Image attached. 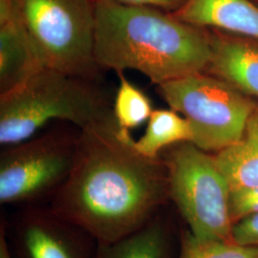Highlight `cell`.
I'll return each instance as SVG.
<instances>
[{"label":"cell","mask_w":258,"mask_h":258,"mask_svg":"<svg viewBox=\"0 0 258 258\" xmlns=\"http://www.w3.org/2000/svg\"><path fill=\"white\" fill-rule=\"evenodd\" d=\"M256 1H258V0H256Z\"/></svg>","instance_id":"cell-20"},{"label":"cell","mask_w":258,"mask_h":258,"mask_svg":"<svg viewBox=\"0 0 258 258\" xmlns=\"http://www.w3.org/2000/svg\"><path fill=\"white\" fill-rule=\"evenodd\" d=\"M172 246L171 227L162 211L128 235L98 243L96 258H172Z\"/></svg>","instance_id":"cell-12"},{"label":"cell","mask_w":258,"mask_h":258,"mask_svg":"<svg viewBox=\"0 0 258 258\" xmlns=\"http://www.w3.org/2000/svg\"><path fill=\"white\" fill-rule=\"evenodd\" d=\"M231 190L258 186V104L239 140L214 154Z\"/></svg>","instance_id":"cell-13"},{"label":"cell","mask_w":258,"mask_h":258,"mask_svg":"<svg viewBox=\"0 0 258 258\" xmlns=\"http://www.w3.org/2000/svg\"><path fill=\"white\" fill-rule=\"evenodd\" d=\"M160 157L166 166L169 200L187 231L200 239L232 240L231 186L214 155L184 142Z\"/></svg>","instance_id":"cell-4"},{"label":"cell","mask_w":258,"mask_h":258,"mask_svg":"<svg viewBox=\"0 0 258 258\" xmlns=\"http://www.w3.org/2000/svg\"><path fill=\"white\" fill-rule=\"evenodd\" d=\"M232 241L244 246L258 247V214L246 217L233 225Z\"/></svg>","instance_id":"cell-18"},{"label":"cell","mask_w":258,"mask_h":258,"mask_svg":"<svg viewBox=\"0 0 258 258\" xmlns=\"http://www.w3.org/2000/svg\"><path fill=\"white\" fill-rule=\"evenodd\" d=\"M191 141L192 130L185 118L172 109H157L148 120L145 134L133 139V147L142 155L155 159L167 148Z\"/></svg>","instance_id":"cell-14"},{"label":"cell","mask_w":258,"mask_h":258,"mask_svg":"<svg viewBox=\"0 0 258 258\" xmlns=\"http://www.w3.org/2000/svg\"><path fill=\"white\" fill-rule=\"evenodd\" d=\"M255 214H258V186L231 190V215L233 225Z\"/></svg>","instance_id":"cell-17"},{"label":"cell","mask_w":258,"mask_h":258,"mask_svg":"<svg viewBox=\"0 0 258 258\" xmlns=\"http://www.w3.org/2000/svg\"><path fill=\"white\" fill-rule=\"evenodd\" d=\"M177 258H258V247L232 240L200 239L186 230L181 236Z\"/></svg>","instance_id":"cell-16"},{"label":"cell","mask_w":258,"mask_h":258,"mask_svg":"<svg viewBox=\"0 0 258 258\" xmlns=\"http://www.w3.org/2000/svg\"><path fill=\"white\" fill-rule=\"evenodd\" d=\"M247 37L211 33L207 70L246 95L258 97V43Z\"/></svg>","instance_id":"cell-10"},{"label":"cell","mask_w":258,"mask_h":258,"mask_svg":"<svg viewBox=\"0 0 258 258\" xmlns=\"http://www.w3.org/2000/svg\"><path fill=\"white\" fill-rule=\"evenodd\" d=\"M45 68L20 19L16 0H0V95Z\"/></svg>","instance_id":"cell-9"},{"label":"cell","mask_w":258,"mask_h":258,"mask_svg":"<svg viewBox=\"0 0 258 258\" xmlns=\"http://www.w3.org/2000/svg\"><path fill=\"white\" fill-rule=\"evenodd\" d=\"M168 200L163 160L138 152L113 116L81 130L72 171L49 208L104 243L144 227Z\"/></svg>","instance_id":"cell-1"},{"label":"cell","mask_w":258,"mask_h":258,"mask_svg":"<svg viewBox=\"0 0 258 258\" xmlns=\"http://www.w3.org/2000/svg\"><path fill=\"white\" fill-rule=\"evenodd\" d=\"M171 15L197 27L222 30L258 41V5L251 0H188Z\"/></svg>","instance_id":"cell-11"},{"label":"cell","mask_w":258,"mask_h":258,"mask_svg":"<svg viewBox=\"0 0 258 258\" xmlns=\"http://www.w3.org/2000/svg\"><path fill=\"white\" fill-rule=\"evenodd\" d=\"M46 68L86 78L94 59L95 0H16Z\"/></svg>","instance_id":"cell-6"},{"label":"cell","mask_w":258,"mask_h":258,"mask_svg":"<svg viewBox=\"0 0 258 258\" xmlns=\"http://www.w3.org/2000/svg\"><path fill=\"white\" fill-rule=\"evenodd\" d=\"M158 93L189 122L190 143L209 153L239 140L256 104L230 83L203 72L162 83Z\"/></svg>","instance_id":"cell-5"},{"label":"cell","mask_w":258,"mask_h":258,"mask_svg":"<svg viewBox=\"0 0 258 258\" xmlns=\"http://www.w3.org/2000/svg\"><path fill=\"white\" fill-rule=\"evenodd\" d=\"M94 59L118 74L136 70L157 86L207 70L211 32L163 10L95 0Z\"/></svg>","instance_id":"cell-2"},{"label":"cell","mask_w":258,"mask_h":258,"mask_svg":"<svg viewBox=\"0 0 258 258\" xmlns=\"http://www.w3.org/2000/svg\"><path fill=\"white\" fill-rule=\"evenodd\" d=\"M112 117L102 96L84 78L45 67L0 95V144L9 148L26 142L54 119L83 130Z\"/></svg>","instance_id":"cell-3"},{"label":"cell","mask_w":258,"mask_h":258,"mask_svg":"<svg viewBox=\"0 0 258 258\" xmlns=\"http://www.w3.org/2000/svg\"><path fill=\"white\" fill-rule=\"evenodd\" d=\"M120 85L116 94L113 116L121 130L129 131L137 128L148 121L153 112L148 96L137 86L129 82L122 73Z\"/></svg>","instance_id":"cell-15"},{"label":"cell","mask_w":258,"mask_h":258,"mask_svg":"<svg viewBox=\"0 0 258 258\" xmlns=\"http://www.w3.org/2000/svg\"><path fill=\"white\" fill-rule=\"evenodd\" d=\"M4 223L16 258H96L98 241L49 206L20 207Z\"/></svg>","instance_id":"cell-8"},{"label":"cell","mask_w":258,"mask_h":258,"mask_svg":"<svg viewBox=\"0 0 258 258\" xmlns=\"http://www.w3.org/2000/svg\"><path fill=\"white\" fill-rule=\"evenodd\" d=\"M78 138L49 133L5 148L0 157V203L24 207L51 200L72 171Z\"/></svg>","instance_id":"cell-7"},{"label":"cell","mask_w":258,"mask_h":258,"mask_svg":"<svg viewBox=\"0 0 258 258\" xmlns=\"http://www.w3.org/2000/svg\"><path fill=\"white\" fill-rule=\"evenodd\" d=\"M124 5L143 6L163 10L166 13H174L181 9L188 0H112Z\"/></svg>","instance_id":"cell-19"}]
</instances>
